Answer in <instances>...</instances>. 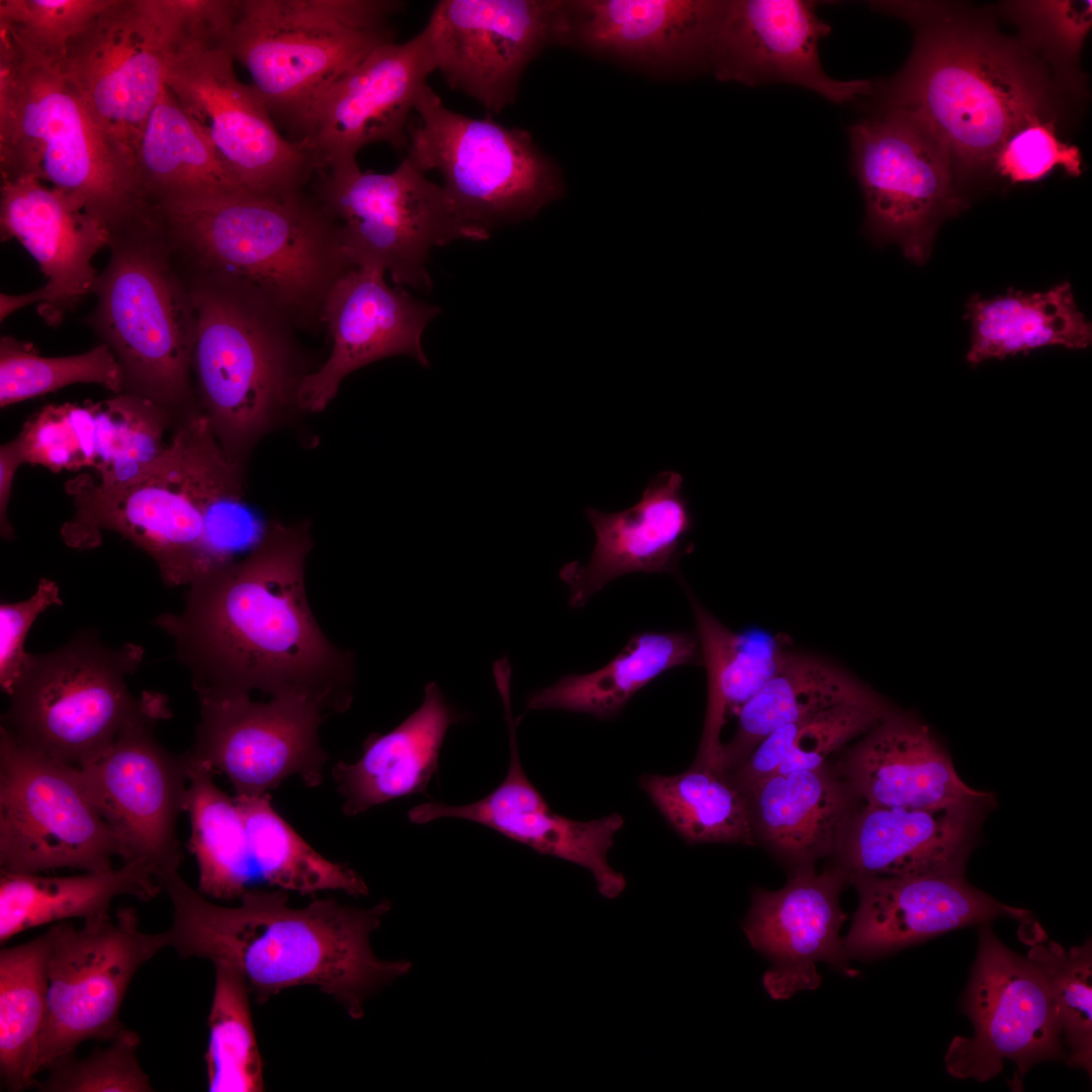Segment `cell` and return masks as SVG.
<instances>
[{
  "label": "cell",
  "mask_w": 1092,
  "mask_h": 1092,
  "mask_svg": "<svg viewBox=\"0 0 1092 1092\" xmlns=\"http://www.w3.org/2000/svg\"><path fill=\"white\" fill-rule=\"evenodd\" d=\"M850 167L864 199L862 232L876 245L897 244L924 263L939 222L959 213L949 154L920 120L902 111L872 108L847 128Z\"/></svg>",
  "instance_id": "obj_13"
},
{
  "label": "cell",
  "mask_w": 1092,
  "mask_h": 1092,
  "mask_svg": "<svg viewBox=\"0 0 1092 1092\" xmlns=\"http://www.w3.org/2000/svg\"><path fill=\"white\" fill-rule=\"evenodd\" d=\"M836 769L857 800L900 808H942L991 793L966 785L926 724L892 709L847 749Z\"/></svg>",
  "instance_id": "obj_33"
},
{
  "label": "cell",
  "mask_w": 1092,
  "mask_h": 1092,
  "mask_svg": "<svg viewBox=\"0 0 1092 1092\" xmlns=\"http://www.w3.org/2000/svg\"><path fill=\"white\" fill-rule=\"evenodd\" d=\"M700 660L699 640L692 633H636L605 666L589 673L560 677L553 685L530 694L527 706L529 709H558L610 719L660 674Z\"/></svg>",
  "instance_id": "obj_40"
},
{
  "label": "cell",
  "mask_w": 1092,
  "mask_h": 1092,
  "mask_svg": "<svg viewBox=\"0 0 1092 1092\" xmlns=\"http://www.w3.org/2000/svg\"><path fill=\"white\" fill-rule=\"evenodd\" d=\"M173 907L168 947L235 969L260 1004L285 989L314 986L354 1019L365 1002L412 969L383 961L370 937L390 910L383 900L357 908L329 898L303 908L288 905L284 890H246L236 907L214 904L172 872L159 879Z\"/></svg>",
  "instance_id": "obj_3"
},
{
  "label": "cell",
  "mask_w": 1092,
  "mask_h": 1092,
  "mask_svg": "<svg viewBox=\"0 0 1092 1092\" xmlns=\"http://www.w3.org/2000/svg\"><path fill=\"white\" fill-rule=\"evenodd\" d=\"M48 932V1012L38 1073L75 1054L83 1041L112 1040L124 1027L119 1012L135 973L168 947L165 931L139 928L132 907L120 908L114 920L107 914L85 920L81 928L60 921Z\"/></svg>",
  "instance_id": "obj_16"
},
{
  "label": "cell",
  "mask_w": 1092,
  "mask_h": 1092,
  "mask_svg": "<svg viewBox=\"0 0 1092 1092\" xmlns=\"http://www.w3.org/2000/svg\"><path fill=\"white\" fill-rule=\"evenodd\" d=\"M63 605L55 580L41 577L26 600L0 605V686L8 696L17 682L29 653L24 650L28 631L47 609Z\"/></svg>",
  "instance_id": "obj_54"
},
{
  "label": "cell",
  "mask_w": 1092,
  "mask_h": 1092,
  "mask_svg": "<svg viewBox=\"0 0 1092 1092\" xmlns=\"http://www.w3.org/2000/svg\"><path fill=\"white\" fill-rule=\"evenodd\" d=\"M1020 932L1029 944L1027 959L1043 975L1056 1004L1069 1066L1092 1073V944L1065 949L1046 940L1031 919Z\"/></svg>",
  "instance_id": "obj_48"
},
{
  "label": "cell",
  "mask_w": 1092,
  "mask_h": 1092,
  "mask_svg": "<svg viewBox=\"0 0 1092 1092\" xmlns=\"http://www.w3.org/2000/svg\"><path fill=\"white\" fill-rule=\"evenodd\" d=\"M44 299L43 287L21 295L1 293L0 295V320L3 322L8 315L29 304H39Z\"/></svg>",
  "instance_id": "obj_57"
},
{
  "label": "cell",
  "mask_w": 1092,
  "mask_h": 1092,
  "mask_svg": "<svg viewBox=\"0 0 1092 1092\" xmlns=\"http://www.w3.org/2000/svg\"><path fill=\"white\" fill-rule=\"evenodd\" d=\"M88 323L115 355L123 391L175 415L190 410L196 315L189 285L175 272L163 224L148 205L111 231Z\"/></svg>",
  "instance_id": "obj_7"
},
{
  "label": "cell",
  "mask_w": 1092,
  "mask_h": 1092,
  "mask_svg": "<svg viewBox=\"0 0 1092 1092\" xmlns=\"http://www.w3.org/2000/svg\"><path fill=\"white\" fill-rule=\"evenodd\" d=\"M435 71L426 27L406 41L376 48L314 103L295 142L305 146L317 171L355 162L375 143L406 151L410 115Z\"/></svg>",
  "instance_id": "obj_22"
},
{
  "label": "cell",
  "mask_w": 1092,
  "mask_h": 1092,
  "mask_svg": "<svg viewBox=\"0 0 1092 1092\" xmlns=\"http://www.w3.org/2000/svg\"><path fill=\"white\" fill-rule=\"evenodd\" d=\"M115 837L77 767L17 743L0 728V867L17 874L101 872Z\"/></svg>",
  "instance_id": "obj_15"
},
{
  "label": "cell",
  "mask_w": 1092,
  "mask_h": 1092,
  "mask_svg": "<svg viewBox=\"0 0 1092 1092\" xmlns=\"http://www.w3.org/2000/svg\"><path fill=\"white\" fill-rule=\"evenodd\" d=\"M174 253L281 320L322 310L350 267L318 201L236 191L151 204Z\"/></svg>",
  "instance_id": "obj_5"
},
{
  "label": "cell",
  "mask_w": 1092,
  "mask_h": 1092,
  "mask_svg": "<svg viewBox=\"0 0 1092 1092\" xmlns=\"http://www.w3.org/2000/svg\"><path fill=\"white\" fill-rule=\"evenodd\" d=\"M25 464L21 440L16 436L0 447V533L2 538L12 540L15 532L8 519V506L17 469Z\"/></svg>",
  "instance_id": "obj_56"
},
{
  "label": "cell",
  "mask_w": 1092,
  "mask_h": 1092,
  "mask_svg": "<svg viewBox=\"0 0 1092 1092\" xmlns=\"http://www.w3.org/2000/svg\"><path fill=\"white\" fill-rule=\"evenodd\" d=\"M1091 1H1005L1000 5V13L1058 75L1087 92L1079 59L1091 28Z\"/></svg>",
  "instance_id": "obj_50"
},
{
  "label": "cell",
  "mask_w": 1092,
  "mask_h": 1092,
  "mask_svg": "<svg viewBox=\"0 0 1092 1092\" xmlns=\"http://www.w3.org/2000/svg\"><path fill=\"white\" fill-rule=\"evenodd\" d=\"M199 703L188 759L223 774L237 796L266 794L292 776L322 784L328 755L318 730L331 713L315 699L289 693L255 702L244 694Z\"/></svg>",
  "instance_id": "obj_19"
},
{
  "label": "cell",
  "mask_w": 1092,
  "mask_h": 1092,
  "mask_svg": "<svg viewBox=\"0 0 1092 1092\" xmlns=\"http://www.w3.org/2000/svg\"><path fill=\"white\" fill-rule=\"evenodd\" d=\"M48 930L0 951V1075L8 1091L35 1087L48 1012Z\"/></svg>",
  "instance_id": "obj_42"
},
{
  "label": "cell",
  "mask_w": 1092,
  "mask_h": 1092,
  "mask_svg": "<svg viewBox=\"0 0 1092 1092\" xmlns=\"http://www.w3.org/2000/svg\"><path fill=\"white\" fill-rule=\"evenodd\" d=\"M139 1034L123 1027L107 1048H96L79 1059L75 1054L49 1067L40 1092H152L150 1076L138 1060Z\"/></svg>",
  "instance_id": "obj_51"
},
{
  "label": "cell",
  "mask_w": 1092,
  "mask_h": 1092,
  "mask_svg": "<svg viewBox=\"0 0 1092 1092\" xmlns=\"http://www.w3.org/2000/svg\"><path fill=\"white\" fill-rule=\"evenodd\" d=\"M834 663L787 650L777 672L738 711L733 738L722 743L719 768L736 769L777 729L810 714L879 697Z\"/></svg>",
  "instance_id": "obj_38"
},
{
  "label": "cell",
  "mask_w": 1092,
  "mask_h": 1092,
  "mask_svg": "<svg viewBox=\"0 0 1092 1092\" xmlns=\"http://www.w3.org/2000/svg\"><path fill=\"white\" fill-rule=\"evenodd\" d=\"M161 891L153 872L140 862L70 877L1 871L0 941L40 925L107 915L118 896L149 901Z\"/></svg>",
  "instance_id": "obj_39"
},
{
  "label": "cell",
  "mask_w": 1092,
  "mask_h": 1092,
  "mask_svg": "<svg viewBox=\"0 0 1092 1092\" xmlns=\"http://www.w3.org/2000/svg\"><path fill=\"white\" fill-rule=\"evenodd\" d=\"M639 784L687 842H756L746 795L727 775L693 763L674 776L646 774Z\"/></svg>",
  "instance_id": "obj_44"
},
{
  "label": "cell",
  "mask_w": 1092,
  "mask_h": 1092,
  "mask_svg": "<svg viewBox=\"0 0 1092 1092\" xmlns=\"http://www.w3.org/2000/svg\"><path fill=\"white\" fill-rule=\"evenodd\" d=\"M847 885L833 867L792 873L777 891L756 889L742 923L750 945L770 963L762 985L774 1000L817 989L818 963L853 976L840 928L846 914L839 896Z\"/></svg>",
  "instance_id": "obj_28"
},
{
  "label": "cell",
  "mask_w": 1092,
  "mask_h": 1092,
  "mask_svg": "<svg viewBox=\"0 0 1092 1092\" xmlns=\"http://www.w3.org/2000/svg\"><path fill=\"white\" fill-rule=\"evenodd\" d=\"M166 15L174 44L184 41L225 43L238 12L239 0H158Z\"/></svg>",
  "instance_id": "obj_55"
},
{
  "label": "cell",
  "mask_w": 1092,
  "mask_h": 1092,
  "mask_svg": "<svg viewBox=\"0 0 1092 1092\" xmlns=\"http://www.w3.org/2000/svg\"><path fill=\"white\" fill-rule=\"evenodd\" d=\"M132 157L140 194L149 204L247 191L167 86L142 129Z\"/></svg>",
  "instance_id": "obj_36"
},
{
  "label": "cell",
  "mask_w": 1092,
  "mask_h": 1092,
  "mask_svg": "<svg viewBox=\"0 0 1092 1092\" xmlns=\"http://www.w3.org/2000/svg\"><path fill=\"white\" fill-rule=\"evenodd\" d=\"M755 841L792 873L814 870L831 856L840 829L858 800L836 767L776 774L743 791Z\"/></svg>",
  "instance_id": "obj_34"
},
{
  "label": "cell",
  "mask_w": 1092,
  "mask_h": 1092,
  "mask_svg": "<svg viewBox=\"0 0 1092 1092\" xmlns=\"http://www.w3.org/2000/svg\"><path fill=\"white\" fill-rule=\"evenodd\" d=\"M188 285L198 408L223 450L244 464L261 438L300 411L298 391L309 371L299 370L281 318L214 280Z\"/></svg>",
  "instance_id": "obj_9"
},
{
  "label": "cell",
  "mask_w": 1092,
  "mask_h": 1092,
  "mask_svg": "<svg viewBox=\"0 0 1092 1092\" xmlns=\"http://www.w3.org/2000/svg\"><path fill=\"white\" fill-rule=\"evenodd\" d=\"M312 544L307 522L271 521L249 554L188 584L182 612L153 619L174 641L199 701L298 693L331 714L349 709L355 656L328 639L309 607L305 566Z\"/></svg>",
  "instance_id": "obj_1"
},
{
  "label": "cell",
  "mask_w": 1092,
  "mask_h": 1092,
  "mask_svg": "<svg viewBox=\"0 0 1092 1092\" xmlns=\"http://www.w3.org/2000/svg\"><path fill=\"white\" fill-rule=\"evenodd\" d=\"M561 46L663 76L707 71L722 0H563Z\"/></svg>",
  "instance_id": "obj_26"
},
{
  "label": "cell",
  "mask_w": 1092,
  "mask_h": 1092,
  "mask_svg": "<svg viewBox=\"0 0 1092 1092\" xmlns=\"http://www.w3.org/2000/svg\"><path fill=\"white\" fill-rule=\"evenodd\" d=\"M219 444L198 408L181 415L163 453L134 478L104 485L83 473L66 483L74 515L64 542L91 549L111 531L146 552L168 586L189 584L210 567L223 529L248 514L243 466Z\"/></svg>",
  "instance_id": "obj_4"
},
{
  "label": "cell",
  "mask_w": 1092,
  "mask_h": 1092,
  "mask_svg": "<svg viewBox=\"0 0 1092 1092\" xmlns=\"http://www.w3.org/2000/svg\"><path fill=\"white\" fill-rule=\"evenodd\" d=\"M914 32L904 66L874 82L872 108L902 111L946 148L960 182L993 173L1003 146L1021 129L1065 118L1069 98L1087 96L1018 35L993 8L945 1H878Z\"/></svg>",
  "instance_id": "obj_2"
},
{
  "label": "cell",
  "mask_w": 1092,
  "mask_h": 1092,
  "mask_svg": "<svg viewBox=\"0 0 1092 1092\" xmlns=\"http://www.w3.org/2000/svg\"><path fill=\"white\" fill-rule=\"evenodd\" d=\"M682 483L680 473L660 471L631 508L616 513L585 509L596 533L590 558L584 564L568 562L559 571L571 608L583 607L612 580L629 573L680 576L679 559L691 550L688 536L694 526Z\"/></svg>",
  "instance_id": "obj_32"
},
{
  "label": "cell",
  "mask_w": 1092,
  "mask_h": 1092,
  "mask_svg": "<svg viewBox=\"0 0 1092 1092\" xmlns=\"http://www.w3.org/2000/svg\"><path fill=\"white\" fill-rule=\"evenodd\" d=\"M173 44L157 0H112L71 40L61 62L90 111L131 156L166 88Z\"/></svg>",
  "instance_id": "obj_20"
},
{
  "label": "cell",
  "mask_w": 1092,
  "mask_h": 1092,
  "mask_svg": "<svg viewBox=\"0 0 1092 1092\" xmlns=\"http://www.w3.org/2000/svg\"><path fill=\"white\" fill-rule=\"evenodd\" d=\"M225 43H175L166 86L249 192L288 195L317 168L300 142L278 131L264 101L241 82Z\"/></svg>",
  "instance_id": "obj_17"
},
{
  "label": "cell",
  "mask_w": 1092,
  "mask_h": 1092,
  "mask_svg": "<svg viewBox=\"0 0 1092 1092\" xmlns=\"http://www.w3.org/2000/svg\"><path fill=\"white\" fill-rule=\"evenodd\" d=\"M321 171L317 201L337 226L347 262L387 272L399 287L431 290L433 248L488 239L406 157L389 173L362 171L357 161Z\"/></svg>",
  "instance_id": "obj_12"
},
{
  "label": "cell",
  "mask_w": 1092,
  "mask_h": 1092,
  "mask_svg": "<svg viewBox=\"0 0 1092 1092\" xmlns=\"http://www.w3.org/2000/svg\"><path fill=\"white\" fill-rule=\"evenodd\" d=\"M144 647L106 645L86 628L52 651L31 654L15 684L0 728L17 743L80 768L99 758L140 709L127 677Z\"/></svg>",
  "instance_id": "obj_10"
},
{
  "label": "cell",
  "mask_w": 1092,
  "mask_h": 1092,
  "mask_svg": "<svg viewBox=\"0 0 1092 1092\" xmlns=\"http://www.w3.org/2000/svg\"><path fill=\"white\" fill-rule=\"evenodd\" d=\"M850 885L858 906L843 937L849 960H874L1000 917L1020 923L1031 918L1028 910L995 900L965 876L871 877Z\"/></svg>",
  "instance_id": "obj_31"
},
{
  "label": "cell",
  "mask_w": 1092,
  "mask_h": 1092,
  "mask_svg": "<svg viewBox=\"0 0 1092 1092\" xmlns=\"http://www.w3.org/2000/svg\"><path fill=\"white\" fill-rule=\"evenodd\" d=\"M0 193L1 240H16L37 262L47 278L37 312L57 327L94 292L99 273L92 261L111 232L77 199L36 178H1Z\"/></svg>",
  "instance_id": "obj_30"
},
{
  "label": "cell",
  "mask_w": 1092,
  "mask_h": 1092,
  "mask_svg": "<svg viewBox=\"0 0 1092 1092\" xmlns=\"http://www.w3.org/2000/svg\"><path fill=\"white\" fill-rule=\"evenodd\" d=\"M830 32L812 1L722 0L707 72L745 86H800L838 104L870 98L874 82L825 73L819 46Z\"/></svg>",
  "instance_id": "obj_23"
},
{
  "label": "cell",
  "mask_w": 1092,
  "mask_h": 1092,
  "mask_svg": "<svg viewBox=\"0 0 1092 1092\" xmlns=\"http://www.w3.org/2000/svg\"><path fill=\"white\" fill-rule=\"evenodd\" d=\"M415 111L405 157L425 173L439 172L459 214L487 238L563 197L560 168L526 129L455 112L429 85Z\"/></svg>",
  "instance_id": "obj_11"
},
{
  "label": "cell",
  "mask_w": 1092,
  "mask_h": 1092,
  "mask_svg": "<svg viewBox=\"0 0 1092 1092\" xmlns=\"http://www.w3.org/2000/svg\"><path fill=\"white\" fill-rule=\"evenodd\" d=\"M425 27L436 71L496 114L516 100L528 66L561 46L563 0H441Z\"/></svg>",
  "instance_id": "obj_21"
},
{
  "label": "cell",
  "mask_w": 1092,
  "mask_h": 1092,
  "mask_svg": "<svg viewBox=\"0 0 1092 1092\" xmlns=\"http://www.w3.org/2000/svg\"><path fill=\"white\" fill-rule=\"evenodd\" d=\"M967 311L973 331L967 360L972 365L1045 346L1083 349L1091 343V325L1066 282L1043 293L1010 289L992 299L974 295Z\"/></svg>",
  "instance_id": "obj_41"
},
{
  "label": "cell",
  "mask_w": 1092,
  "mask_h": 1092,
  "mask_svg": "<svg viewBox=\"0 0 1092 1092\" xmlns=\"http://www.w3.org/2000/svg\"><path fill=\"white\" fill-rule=\"evenodd\" d=\"M403 6L395 0H239L225 46L272 118L297 133L341 76L395 40L390 20Z\"/></svg>",
  "instance_id": "obj_8"
},
{
  "label": "cell",
  "mask_w": 1092,
  "mask_h": 1092,
  "mask_svg": "<svg viewBox=\"0 0 1092 1092\" xmlns=\"http://www.w3.org/2000/svg\"><path fill=\"white\" fill-rule=\"evenodd\" d=\"M75 383H96L114 394L123 392L121 367L105 343L82 354L42 357L27 342L1 337V407Z\"/></svg>",
  "instance_id": "obj_49"
},
{
  "label": "cell",
  "mask_w": 1092,
  "mask_h": 1092,
  "mask_svg": "<svg viewBox=\"0 0 1092 1092\" xmlns=\"http://www.w3.org/2000/svg\"><path fill=\"white\" fill-rule=\"evenodd\" d=\"M213 966L215 980L204 1057L207 1090L263 1091V1061L252 1020L250 990L235 969Z\"/></svg>",
  "instance_id": "obj_47"
},
{
  "label": "cell",
  "mask_w": 1092,
  "mask_h": 1092,
  "mask_svg": "<svg viewBox=\"0 0 1092 1092\" xmlns=\"http://www.w3.org/2000/svg\"><path fill=\"white\" fill-rule=\"evenodd\" d=\"M678 580L693 609L708 677L706 715L694 763L720 771V734L727 718L737 715L777 672L787 650L765 631L728 629L699 602L681 576Z\"/></svg>",
  "instance_id": "obj_37"
},
{
  "label": "cell",
  "mask_w": 1092,
  "mask_h": 1092,
  "mask_svg": "<svg viewBox=\"0 0 1092 1092\" xmlns=\"http://www.w3.org/2000/svg\"><path fill=\"white\" fill-rule=\"evenodd\" d=\"M112 0H1L0 23L42 56L63 61L71 40Z\"/></svg>",
  "instance_id": "obj_52"
},
{
  "label": "cell",
  "mask_w": 1092,
  "mask_h": 1092,
  "mask_svg": "<svg viewBox=\"0 0 1092 1092\" xmlns=\"http://www.w3.org/2000/svg\"><path fill=\"white\" fill-rule=\"evenodd\" d=\"M995 796L942 808L857 802L831 854L846 884L871 877L965 876Z\"/></svg>",
  "instance_id": "obj_27"
},
{
  "label": "cell",
  "mask_w": 1092,
  "mask_h": 1092,
  "mask_svg": "<svg viewBox=\"0 0 1092 1092\" xmlns=\"http://www.w3.org/2000/svg\"><path fill=\"white\" fill-rule=\"evenodd\" d=\"M384 274L352 266L330 288L322 321L328 326L332 351L303 377L298 391L301 412L324 411L346 376L383 358L407 355L429 366L422 336L441 309L415 299L403 287L388 286Z\"/></svg>",
  "instance_id": "obj_25"
},
{
  "label": "cell",
  "mask_w": 1092,
  "mask_h": 1092,
  "mask_svg": "<svg viewBox=\"0 0 1092 1092\" xmlns=\"http://www.w3.org/2000/svg\"><path fill=\"white\" fill-rule=\"evenodd\" d=\"M892 709L879 696L805 716L765 737L727 776L744 791L771 775L820 767L827 763L830 754L863 735Z\"/></svg>",
  "instance_id": "obj_46"
},
{
  "label": "cell",
  "mask_w": 1092,
  "mask_h": 1092,
  "mask_svg": "<svg viewBox=\"0 0 1092 1092\" xmlns=\"http://www.w3.org/2000/svg\"><path fill=\"white\" fill-rule=\"evenodd\" d=\"M1056 123L1029 125L1015 133L1001 149L993 173L1012 183L1036 181L1055 167L1071 176L1082 174L1080 150L1062 141Z\"/></svg>",
  "instance_id": "obj_53"
},
{
  "label": "cell",
  "mask_w": 1092,
  "mask_h": 1092,
  "mask_svg": "<svg viewBox=\"0 0 1092 1092\" xmlns=\"http://www.w3.org/2000/svg\"><path fill=\"white\" fill-rule=\"evenodd\" d=\"M460 720L438 685L428 684L423 704L405 720L386 734L369 735L357 761L334 765L344 813L356 816L400 797L426 794L447 730Z\"/></svg>",
  "instance_id": "obj_35"
},
{
  "label": "cell",
  "mask_w": 1092,
  "mask_h": 1092,
  "mask_svg": "<svg viewBox=\"0 0 1092 1092\" xmlns=\"http://www.w3.org/2000/svg\"><path fill=\"white\" fill-rule=\"evenodd\" d=\"M174 414L143 396L121 392L97 402L49 404L17 435L25 463L53 472L95 470L104 485L138 476L167 448Z\"/></svg>",
  "instance_id": "obj_24"
},
{
  "label": "cell",
  "mask_w": 1092,
  "mask_h": 1092,
  "mask_svg": "<svg viewBox=\"0 0 1092 1092\" xmlns=\"http://www.w3.org/2000/svg\"><path fill=\"white\" fill-rule=\"evenodd\" d=\"M972 1036L954 1037L944 1057L947 1072L984 1082L1005 1061L1020 1077L1034 1065L1066 1058L1055 1001L1039 969L1009 949L981 924L979 947L964 998Z\"/></svg>",
  "instance_id": "obj_18"
},
{
  "label": "cell",
  "mask_w": 1092,
  "mask_h": 1092,
  "mask_svg": "<svg viewBox=\"0 0 1092 1092\" xmlns=\"http://www.w3.org/2000/svg\"><path fill=\"white\" fill-rule=\"evenodd\" d=\"M171 715L166 696L145 692L142 706L111 746L78 768L115 837L118 856L123 863L145 864L157 880L178 871L184 857L176 822L184 811L189 759L155 737L157 724Z\"/></svg>",
  "instance_id": "obj_14"
},
{
  "label": "cell",
  "mask_w": 1092,
  "mask_h": 1092,
  "mask_svg": "<svg viewBox=\"0 0 1092 1092\" xmlns=\"http://www.w3.org/2000/svg\"><path fill=\"white\" fill-rule=\"evenodd\" d=\"M235 799L245 820L256 878L301 895L321 891H343L355 897L368 894L355 871L324 857L277 813L269 793Z\"/></svg>",
  "instance_id": "obj_45"
},
{
  "label": "cell",
  "mask_w": 1092,
  "mask_h": 1092,
  "mask_svg": "<svg viewBox=\"0 0 1092 1092\" xmlns=\"http://www.w3.org/2000/svg\"><path fill=\"white\" fill-rule=\"evenodd\" d=\"M1 178L33 177L82 203L110 232L147 205L132 156L61 68L0 24Z\"/></svg>",
  "instance_id": "obj_6"
},
{
  "label": "cell",
  "mask_w": 1092,
  "mask_h": 1092,
  "mask_svg": "<svg viewBox=\"0 0 1092 1092\" xmlns=\"http://www.w3.org/2000/svg\"><path fill=\"white\" fill-rule=\"evenodd\" d=\"M214 775L189 761L184 811L190 819L188 848L198 866V891L228 901L241 898L256 874L242 811L214 784Z\"/></svg>",
  "instance_id": "obj_43"
},
{
  "label": "cell",
  "mask_w": 1092,
  "mask_h": 1092,
  "mask_svg": "<svg viewBox=\"0 0 1092 1092\" xmlns=\"http://www.w3.org/2000/svg\"><path fill=\"white\" fill-rule=\"evenodd\" d=\"M509 726L510 761L504 781L486 797L466 805L428 802L408 811V820L425 824L442 818L472 821L504 836L586 869L598 892L616 899L626 888L624 876L609 862L608 853L624 818L612 813L589 821H578L551 810L542 794L523 769L518 751L516 727L510 699L503 700Z\"/></svg>",
  "instance_id": "obj_29"
}]
</instances>
